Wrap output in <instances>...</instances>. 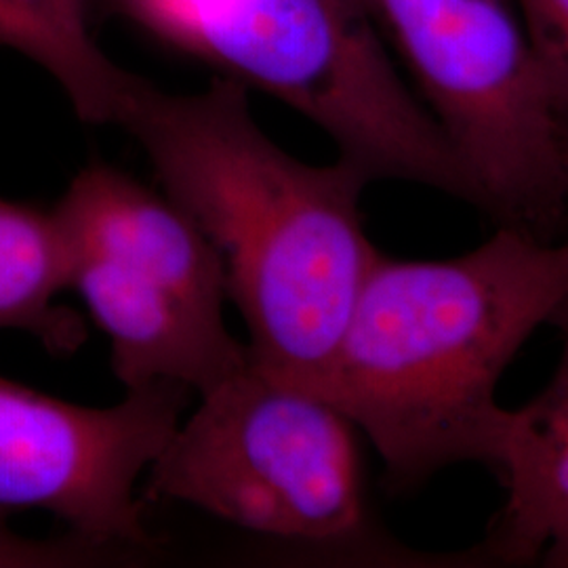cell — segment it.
Here are the masks:
<instances>
[{
  "mask_svg": "<svg viewBox=\"0 0 568 568\" xmlns=\"http://www.w3.org/2000/svg\"><path fill=\"white\" fill-rule=\"evenodd\" d=\"M246 91L217 77L183 95L133 74L112 124L142 145L164 194L217 248L251 358L314 392L379 255L361 211L371 180L342 159L316 166L284 152Z\"/></svg>",
  "mask_w": 568,
  "mask_h": 568,
  "instance_id": "1",
  "label": "cell"
},
{
  "mask_svg": "<svg viewBox=\"0 0 568 568\" xmlns=\"http://www.w3.org/2000/svg\"><path fill=\"white\" fill-rule=\"evenodd\" d=\"M567 302L568 241L499 225L448 260L379 253L314 392L365 434L392 490L457 464L499 471L511 408L497 389Z\"/></svg>",
  "mask_w": 568,
  "mask_h": 568,
  "instance_id": "2",
  "label": "cell"
},
{
  "mask_svg": "<svg viewBox=\"0 0 568 568\" xmlns=\"http://www.w3.org/2000/svg\"><path fill=\"white\" fill-rule=\"evenodd\" d=\"M122 2L161 41L314 122L371 182L417 183L471 203L443 131L361 0Z\"/></svg>",
  "mask_w": 568,
  "mask_h": 568,
  "instance_id": "3",
  "label": "cell"
},
{
  "mask_svg": "<svg viewBox=\"0 0 568 568\" xmlns=\"http://www.w3.org/2000/svg\"><path fill=\"white\" fill-rule=\"evenodd\" d=\"M53 215L68 291L108 337L122 386L178 384L203 394L248 363V345L225 325L224 262L166 194L91 163Z\"/></svg>",
  "mask_w": 568,
  "mask_h": 568,
  "instance_id": "4",
  "label": "cell"
},
{
  "mask_svg": "<svg viewBox=\"0 0 568 568\" xmlns=\"http://www.w3.org/2000/svg\"><path fill=\"white\" fill-rule=\"evenodd\" d=\"M466 175L471 204L549 241L568 225V140L520 0H361Z\"/></svg>",
  "mask_w": 568,
  "mask_h": 568,
  "instance_id": "5",
  "label": "cell"
},
{
  "mask_svg": "<svg viewBox=\"0 0 568 568\" xmlns=\"http://www.w3.org/2000/svg\"><path fill=\"white\" fill-rule=\"evenodd\" d=\"M199 400L148 467L145 504L180 501L307 546L365 535L358 429L337 406L253 358Z\"/></svg>",
  "mask_w": 568,
  "mask_h": 568,
  "instance_id": "6",
  "label": "cell"
},
{
  "mask_svg": "<svg viewBox=\"0 0 568 568\" xmlns=\"http://www.w3.org/2000/svg\"><path fill=\"white\" fill-rule=\"evenodd\" d=\"M187 392L152 384L84 406L0 377V511H47L98 548H156L140 480L182 422Z\"/></svg>",
  "mask_w": 568,
  "mask_h": 568,
  "instance_id": "7",
  "label": "cell"
},
{
  "mask_svg": "<svg viewBox=\"0 0 568 568\" xmlns=\"http://www.w3.org/2000/svg\"><path fill=\"white\" fill-rule=\"evenodd\" d=\"M554 326L562 333L558 366L537 396L511 408L499 471L508 490L487 551L504 562L546 560L568 567V302Z\"/></svg>",
  "mask_w": 568,
  "mask_h": 568,
  "instance_id": "8",
  "label": "cell"
},
{
  "mask_svg": "<svg viewBox=\"0 0 568 568\" xmlns=\"http://www.w3.org/2000/svg\"><path fill=\"white\" fill-rule=\"evenodd\" d=\"M65 260L53 209L0 199V331H21L58 358L87 339L81 314L61 305Z\"/></svg>",
  "mask_w": 568,
  "mask_h": 568,
  "instance_id": "9",
  "label": "cell"
},
{
  "mask_svg": "<svg viewBox=\"0 0 568 568\" xmlns=\"http://www.w3.org/2000/svg\"><path fill=\"white\" fill-rule=\"evenodd\" d=\"M0 47L47 70L89 124H112L131 72L110 60L63 0H0Z\"/></svg>",
  "mask_w": 568,
  "mask_h": 568,
  "instance_id": "10",
  "label": "cell"
},
{
  "mask_svg": "<svg viewBox=\"0 0 568 568\" xmlns=\"http://www.w3.org/2000/svg\"><path fill=\"white\" fill-rule=\"evenodd\" d=\"M520 4L568 140V0H520Z\"/></svg>",
  "mask_w": 568,
  "mask_h": 568,
  "instance_id": "11",
  "label": "cell"
},
{
  "mask_svg": "<svg viewBox=\"0 0 568 568\" xmlns=\"http://www.w3.org/2000/svg\"><path fill=\"white\" fill-rule=\"evenodd\" d=\"M9 514L0 511V568L82 567L95 560L124 556L116 549L98 548L65 532L60 539L23 537L9 525Z\"/></svg>",
  "mask_w": 568,
  "mask_h": 568,
  "instance_id": "12",
  "label": "cell"
},
{
  "mask_svg": "<svg viewBox=\"0 0 568 568\" xmlns=\"http://www.w3.org/2000/svg\"><path fill=\"white\" fill-rule=\"evenodd\" d=\"M63 4L68 7V11H70L77 20L89 26V21H87V18H89V16H87V0H63Z\"/></svg>",
  "mask_w": 568,
  "mask_h": 568,
  "instance_id": "13",
  "label": "cell"
}]
</instances>
